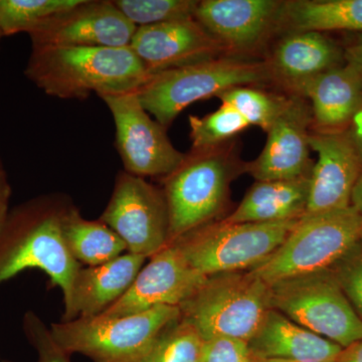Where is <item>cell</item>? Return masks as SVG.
I'll use <instances>...</instances> for the list:
<instances>
[{"label":"cell","instance_id":"28","mask_svg":"<svg viewBox=\"0 0 362 362\" xmlns=\"http://www.w3.org/2000/svg\"><path fill=\"white\" fill-rule=\"evenodd\" d=\"M190 139L194 150L213 148L233 140L250 127L240 113L228 105L204 117L190 116Z\"/></svg>","mask_w":362,"mask_h":362},{"label":"cell","instance_id":"9","mask_svg":"<svg viewBox=\"0 0 362 362\" xmlns=\"http://www.w3.org/2000/svg\"><path fill=\"white\" fill-rule=\"evenodd\" d=\"M299 220L276 223L221 220L187 233L173 245L204 275L249 271L272 256Z\"/></svg>","mask_w":362,"mask_h":362},{"label":"cell","instance_id":"10","mask_svg":"<svg viewBox=\"0 0 362 362\" xmlns=\"http://www.w3.org/2000/svg\"><path fill=\"white\" fill-rule=\"evenodd\" d=\"M127 246L151 258L168 246L169 216L162 188L125 170L117 175L110 201L99 218Z\"/></svg>","mask_w":362,"mask_h":362},{"label":"cell","instance_id":"12","mask_svg":"<svg viewBox=\"0 0 362 362\" xmlns=\"http://www.w3.org/2000/svg\"><path fill=\"white\" fill-rule=\"evenodd\" d=\"M149 259L129 290L99 316L111 318L156 306L180 307L206 280L207 276L195 270L175 245H168Z\"/></svg>","mask_w":362,"mask_h":362},{"label":"cell","instance_id":"2","mask_svg":"<svg viewBox=\"0 0 362 362\" xmlns=\"http://www.w3.org/2000/svg\"><path fill=\"white\" fill-rule=\"evenodd\" d=\"M73 206L62 194L45 195L14 209L0 230V284L28 269H40L70 301L76 274L82 268L66 249L62 226Z\"/></svg>","mask_w":362,"mask_h":362},{"label":"cell","instance_id":"25","mask_svg":"<svg viewBox=\"0 0 362 362\" xmlns=\"http://www.w3.org/2000/svg\"><path fill=\"white\" fill-rule=\"evenodd\" d=\"M202 345L199 333L180 316L161 331L141 356L130 362H201Z\"/></svg>","mask_w":362,"mask_h":362},{"label":"cell","instance_id":"3","mask_svg":"<svg viewBox=\"0 0 362 362\" xmlns=\"http://www.w3.org/2000/svg\"><path fill=\"white\" fill-rule=\"evenodd\" d=\"M246 170L247 162L240 158L233 139L213 148L192 149L175 171L162 177L168 209V245L225 218L230 185Z\"/></svg>","mask_w":362,"mask_h":362},{"label":"cell","instance_id":"13","mask_svg":"<svg viewBox=\"0 0 362 362\" xmlns=\"http://www.w3.org/2000/svg\"><path fill=\"white\" fill-rule=\"evenodd\" d=\"M137 26L112 0H81L30 33L33 47H129Z\"/></svg>","mask_w":362,"mask_h":362},{"label":"cell","instance_id":"22","mask_svg":"<svg viewBox=\"0 0 362 362\" xmlns=\"http://www.w3.org/2000/svg\"><path fill=\"white\" fill-rule=\"evenodd\" d=\"M310 176L287 180L256 181L228 223H276L303 218L308 206Z\"/></svg>","mask_w":362,"mask_h":362},{"label":"cell","instance_id":"23","mask_svg":"<svg viewBox=\"0 0 362 362\" xmlns=\"http://www.w3.org/2000/svg\"><path fill=\"white\" fill-rule=\"evenodd\" d=\"M362 33V0L283 1L278 33Z\"/></svg>","mask_w":362,"mask_h":362},{"label":"cell","instance_id":"29","mask_svg":"<svg viewBox=\"0 0 362 362\" xmlns=\"http://www.w3.org/2000/svg\"><path fill=\"white\" fill-rule=\"evenodd\" d=\"M114 4L139 28L194 18L199 0H115Z\"/></svg>","mask_w":362,"mask_h":362},{"label":"cell","instance_id":"7","mask_svg":"<svg viewBox=\"0 0 362 362\" xmlns=\"http://www.w3.org/2000/svg\"><path fill=\"white\" fill-rule=\"evenodd\" d=\"M180 316V307L156 306L133 315L62 321L52 323L49 329L57 344L70 356L78 354L94 362H130Z\"/></svg>","mask_w":362,"mask_h":362},{"label":"cell","instance_id":"20","mask_svg":"<svg viewBox=\"0 0 362 362\" xmlns=\"http://www.w3.org/2000/svg\"><path fill=\"white\" fill-rule=\"evenodd\" d=\"M276 83L294 92L300 85L344 64L343 47L318 32L285 33L268 59Z\"/></svg>","mask_w":362,"mask_h":362},{"label":"cell","instance_id":"1","mask_svg":"<svg viewBox=\"0 0 362 362\" xmlns=\"http://www.w3.org/2000/svg\"><path fill=\"white\" fill-rule=\"evenodd\" d=\"M25 75L49 96L76 100L135 92L150 78L130 47H33Z\"/></svg>","mask_w":362,"mask_h":362},{"label":"cell","instance_id":"27","mask_svg":"<svg viewBox=\"0 0 362 362\" xmlns=\"http://www.w3.org/2000/svg\"><path fill=\"white\" fill-rule=\"evenodd\" d=\"M218 98L221 104L228 105L240 113L250 126H257L266 133L288 100L285 95L273 94L252 86L233 88Z\"/></svg>","mask_w":362,"mask_h":362},{"label":"cell","instance_id":"18","mask_svg":"<svg viewBox=\"0 0 362 362\" xmlns=\"http://www.w3.org/2000/svg\"><path fill=\"white\" fill-rule=\"evenodd\" d=\"M146 259L127 252L108 263L80 268L62 321L101 315L129 290Z\"/></svg>","mask_w":362,"mask_h":362},{"label":"cell","instance_id":"36","mask_svg":"<svg viewBox=\"0 0 362 362\" xmlns=\"http://www.w3.org/2000/svg\"><path fill=\"white\" fill-rule=\"evenodd\" d=\"M335 362H362V339L343 349Z\"/></svg>","mask_w":362,"mask_h":362},{"label":"cell","instance_id":"37","mask_svg":"<svg viewBox=\"0 0 362 362\" xmlns=\"http://www.w3.org/2000/svg\"><path fill=\"white\" fill-rule=\"evenodd\" d=\"M351 206L362 216V173L352 192Z\"/></svg>","mask_w":362,"mask_h":362},{"label":"cell","instance_id":"34","mask_svg":"<svg viewBox=\"0 0 362 362\" xmlns=\"http://www.w3.org/2000/svg\"><path fill=\"white\" fill-rule=\"evenodd\" d=\"M9 197H11V187L4 171L0 170V230L4 228L8 218Z\"/></svg>","mask_w":362,"mask_h":362},{"label":"cell","instance_id":"8","mask_svg":"<svg viewBox=\"0 0 362 362\" xmlns=\"http://www.w3.org/2000/svg\"><path fill=\"white\" fill-rule=\"evenodd\" d=\"M269 285L270 308L346 349L362 339V320L330 269Z\"/></svg>","mask_w":362,"mask_h":362},{"label":"cell","instance_id":"30","mask_svg":"<svg viewBox=\"0 0 362 362\" xmlns=\"http://www.w3.org/2000/svg\"><path fill=\"white\" fill-rule=\"evenodd\" d=\"M330 270L362 320V243H357L345 252Z\"/></svg>","mask_w":362,"mask_h":362},{"label":"cell","instance_id":"24","mask_svg":"<svg viewBox=\"0 0 362 362\" xmlns=\"http://www.w3.org/2000/svg\"><path fill=\"white\" fill-rule=\"evenodd\" d=\"M66 249L80 265H102L118 258L127 246L112 228L101 221H88L71 206L62 226Z\"/></svg>","mask_w":362,"mask_h":362},{"label":"cell","instance_id":"21","mask_svg":"<svg viewBox=\"0 0 362 362\" xmlns=\"http://www.w3.org/2000/svg\"><path fill=\"white\" fill-rule=\"evenodd\" d=\"M291 94L309 102L312 128L319 131L346 130L362 105L361 80L345 63L310 78Z\"/></svg>","mask_w":362,"mask_h":362},{"label":"cell","instance_id":"17","mask_svg":"<svg viewBox=\"0 0 362 362\" xmlns=\"http://www.w3.org/2000/svg\"><path fill=\"white\" fill-rule=\"evenodd\" d=\"M129 47L150 76L230 54L194 18L139 26Z\"/></svg>","mask_w":362,"mask_h":362},{"label":"cell","instance_id":"35","mask_svg":"<svg viewBox=\"0 0 362 362\" xmlns=\"http://www.w3.org/2000/svg\"><path fill=\"white\" fill-rule=\"evenodd\" d=\"M346 130L362 158V105Z\"/></svg>","mask_w":362,"mask_h":362},{"label":"cell","instance_id":"15","mask_svg":"<svg viewBox=\"0 0 362 362\" xmlns=\"http://www.w3.org/2000/svg\"><path fill=\"white\" fill-rule=\"evenodd\" d=\"M308 142L318 159L312 168L306 214L351 206L352 192L362 173V158L347 130L311 128Z\"/></svg>","mask_w":362,"mask_h":362},{"label":"cell","instance_id":"26","mask_svg":"<svg viewBox=\"0 0 362 362\" xmlns=\"http://www.w3.org/2000/svg\"><path fill=\"white\" fill-rule=\"evenodd\" d=\"M81 0H0V30L4 35H30L54 16L80 4Z\"/></svg>","mask_w":362,"mask_h":362},{"label":"cell","instance_id":"32","mask_svg":"<svg viewBox=\"0 0 362 362\" xmlns=\"http://www.w3.org/2000/svg\"><path fill=\"white\" fill-rule=\"evenodd\" d=\"M201 362H257L249 342L239 338L218 337L204 340Z\"/></svg>","mask_w":362,"mask_h":362},{"label":"cell","instance_id":"14","mask_svg":"<svg viewBox=\"0 0 362 362\" xmlns=\"http://www.w3.org/2000/svg\"><path fill=\"white\" fill-rule=\"evenodd\" d=\"M313 126L311 107L297 94L288 96L284 109L270 129L261 154L247 162L246 173L256 181L287 180L311 176L309 133Z\"/></svg>","mask_w":362,"mask_h":362},{"label":"cell","instance_id":"5","mask_svg":"<svg viewBox=\"0 0 362 362\" xmlns=\"http://www.w3.org/2000/svg\"><path fill=\"white\" fill-rule=\"evenodd\" d=\"M180 309L181 319L204 340L228 337L249 342L271 309L269 285L251 270L207 276Z\"/></svg>","mask_w":362,"mask_h":362},{"label":"cell","instance_id":"11","mask_svg":"<svg viewBox=\"0 0 362 362\" xmlns=\"http://www.w3.org/2000/svg\"><path fill=\"white\" fill-rule=\"evenodd\" d=\"M108 106L116 126V146L131 175L164 177L185 160L187 154L175 148L168 128L143 108L135 92L100 97Z\"/></svg>","mask_w":362,"mask_h":362},{"label":"cell","instance_id":"33","mask_svg":"<svg viewBox=\"0 0 362 362\" xmlns=\"http://www.w3.org/2000/svg\"><path fill=\"white\" fill-rule=\"evenodd\" d=\"M343 52L344 63L354 71L362 84V33H356V37L343 45Z\"/></svg>","mask_w":362,"mask_h":362},{"label":"cell","instance_id":"4","mask_svg":"<svg viewBox=\"0 0 362 362\" xmlns=\"http://www.w3.org/2000/svg\"><path fill=\"white\" fill-rule=\"evenodd\" d=\"M274 82L268 59L225 54L150 76L136 95L143 108L168 129L176 117L195 102L220 96L233 88Z\"/></svg>","mask_w":362,"mask_h":362},{"label":"cell","instance_id":"39","mask_svg":"<svg viewBox=\"0 0 362 362\" xmlns=\"http://www.w3.org/2000/svg\"><path fill=\"white\" fill-rule=\"evenodd\" d=\"M361 243H362V240H361Z\"/></svg>","mask_w":362,"mask_h":362},{"label":"cell","instance_id":"16","mask_svg":"<svg viewBox=\"0 0 362 362\" xmlns=\"http://www.w3.org/2000/svg\"><path fill=\"white\" fill-rule=\"evenodd\" d=\"M280 0H202L194 18L228 54L246 56L277 33Z\"/></svg>","mask_w":362,"mask_h":362},{"label":"cell","instance_id":"38","mask_svg":"<svg viewBox=\"0 0 362 362\" xmlns=\"http://www.w3.org/2000/svg\"><path fill=\"white\" fill-rule=\"evenodd\" d=\"M4 37V35H2L1 30H0V37Z\"/></svg>","mask_w":362,"mask_h":362},{"label":"cell","instance_id":"19","mask_svg":"<svg viewBox=\"0 0 362 362\" xmlns=\"http://www.w3.org/2000/svg\"><path fill=\"white\" fill-rule=\"evenodd\" d=\"M249 345L257 362H335L343 349L274 309Z\"/></svg>","mask_w":362,"mask_h":362},{"label":"cell","instance_id":"31","mask_svg":"<svg viewBox=\"0 0 362 362\" xmlns=\"http://www.w3.org/2000/svg\"><path fill=\"white\" fill-rule=\"evenodd\" d=\"M23 329L28 342L37 351L35 362H71L70 356L57 344L52 337L51 329L35 312H26L23 319Z\"/></svg>","mask_w":362,"mask_h":362},{"label":"cell","instance_id":"6","mask_svg":"<svg viewBox=\"0 0 362 362\" xmlns=\"http://www.w3.org/2000/svg\"><path fill=\"white\" fill-rule=\"evenodd\" d=\"M362 240V216L350 206L305 214L284 243L252 269L267 284L327 270Z\"/></svg>","mask_w":362,"mask_h":362}]
</instances>
